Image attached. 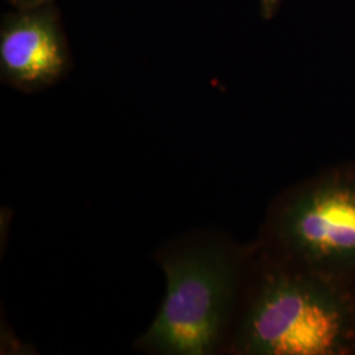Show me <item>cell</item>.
<instances>
[{
    "mask_svg": "<svg viewBox=\"0 0 355 355\" xmlns=\"http://www.w3.org/2000/svg\"><path fill=\"white\" fill-rule=\"evenodd\" d=\"M250 355L355 353L354 280L299 267L268 274L242 324Z\"/></svg>",
    "mask_w": 355,
    "mask_h": 355,
    "instance_id": "1",
    "label": "cell"
},
{
    "mask_svg": "<svg viewBox=\"0 0 355 355\" xmlns=\"http://www.w3.org/2000/svg\"><path fill=\"white\" fill-rule=\"evenodd\" d=\"M164 304L144 337L149 349L175 355L214 352L228 316L236 265L218 250H195L165 258Z\"/></svg>",
    "mask_w": 355,
    "mask_h": 355,
    "instance_id": "2",
    "label": "cell"
},
{
    "mask_svg": "<svg viewBox=\"0 0 355 355\" xmlns=\"http://www.w3.org/2000/svg\"><path fill=\"white\" fill-rule=\"evenodd\" d=\"M275 230L299 267L354 280V167L327 171L296 191Z\"/></svg>",
    "mask_w": 355,
    "mask_h": 355,
    "instance_id": "3",
    "label": "cell"
},
{
    "mask_svg": "<svg viewBox=\"0 0 355 355\" xmlns=\"http://www.w3.org/2000/svg\"><path fill=\"white\" fill-rule=\"evenodd\" d=\"M0 60L13 82L38 86L64 69V55L53 26L40 17H26L1 37Z\"/></svg>",
    "mask_w": 355,
    "mask_h": 355,
    "instance_id": "4",
    "label": "cell"
},
{
    "mask_svg": "<svg viewBox=\"0 0 355 355\" xmlns=\"http://www.w3.org/2000/svg\"><path fill=\"white\" fill-rule=\"evenodd\" d=\"M267 11H271L274 8V6L278 3V0H262Z\"/></svg>",
    "mask_w": 355,
    "mask_h": 355,
    "instance_id": "5",
    "label": "cell"
}]
</instances>
